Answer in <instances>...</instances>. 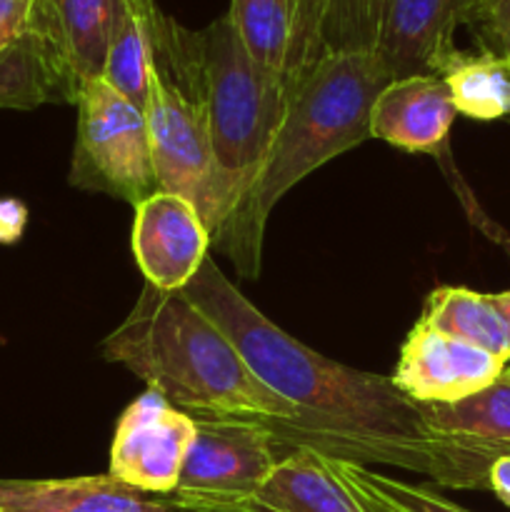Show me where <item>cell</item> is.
Masks as SVG:
<instances>
[{"label":"cell","mask_w":510,"mask_h":512,"mask_svg":"<svg viewBox=\"0 0 510 512\" xmlns=\"http://www.w3.org/2000/svg\"><path fill=\"white\" fill-rule=\"evenodd\" d=\"M185 298L223 330L255 378L298 410L290 428L270 425L278 445L313 448L358 465H388L463 490L453 453L430 433L423 405L388 375L348 368L315 353L265 318L215 265H200Z\"/></svg>","instance_id":"obj_1"},{"label":"cell","mask_w":510,"mask_h":512,"mask_svg":"<svg viewBox=\"0 0 510 512\" xmlns=\"http://www.w3.org/2000/svg\"><path fill=\"white\" fill-rule=\"evenodd\" d=\"M370 48L325 53L288 88L283 123L248 198L213 240L243 278H258L265 223L285 193L370 138V110L390 83Z\"/></svg>","instance_id":"obj_2"},{"label":"cell","mask_w":510,"mask_h":512,"mask_svg":"<svg viewBox=\"0 0 510 512\" xmlns=\"http://www.w3.org/2000/svg\"><path fill=\"white\" fill-rule=\"evenodd\" d=\"M100 355L193 418H250L290 428L298 410L270 393L223 330L178 293L145 285Z\"/></svg>","instance_id":"obj_3"},{"label":"cell","mask_w":510,"mask_h":512,"mask_svg":"<svg viewBox=\"0 0 510 512\" xmlns=\"http://www.w3.org/2000/svg\"><path fill=\"white\" fill-rule=\"evenodd\" d=\"M153 60L203 108L223 208L220 235L268 158L283 123L288 88L250 58L228 13L198 33L165 18Z\"/></svg>","instance_id":"obj_4"},{"label":"cell","mask_w":510,"mask_h":512,"mask_svg":"<svg viewBox=\"0 0 510 512\" xmlns=\"http://www.w3.org/2000/svg\"><path fill=\"white\" fill-rule=\"evenodd\" d=\"M250 58L285 88L325 53L368 48L370 0H230L228 10Z\"/></svg>","instance_id":"obj_5"},{"label":"cell","mask_w":510,"mask_h":512,"mask_svg":"<svg viewBox=\"0 0 510 512\" xmlns=\"http://www.w3.org/2000/svg\"><path fill=\"white\" fill-rule=\"evenodd\" d=\"M70 183L138 205L158 190L145 110L110 85L103 75L83 80L75 98Z\"/></svg>","instance_id":"obj_6"},{"label":"cell","mask_w":510,"mask_h":512,"mask_svg":"<svg viewBox=\"0 0 510 512\" xmlns=\"http://www.w3.org/2000/svg\"><path fill=\"white\" fill-rule=\"evenodd\" d=\"M195 425L178 488L165 498L178 512H218L253 500L280 458L273 428L250 418H195Z\"/></svg>","instance_id":"obj_7"},{"label":"cell","mask_w":510,"mask_h":512,"mask_svg":"<svg viewBox=\"0 0 510 512\" xmlns=\"http://www.w3.org/2000/svg\"><path fill=\"white\" fill-rule=\"evenodd\" d=\"M143 110L158 190L188 198L203 215L210 238H215L223 225V208L203 108L185 85L153 60Z\"/></svg>","instance_id":"obj_8"},{"label":"cell","mask_w":510,"mask_h":512,"mask_svg":"<svg viewBox=\"0 0 510 512\" xmlns=\"http://www.w3.org/2000/svg\"><path fill=\"white\" fill-rule=\"evenodd\" d=\"M198 425L155 390H145L120 415L110 445L108 475L148 495L178 488Z\"/></svg>","instance_id":"obj_9"},{"label":"cell","mask_w":510,"mask_h":512,"mask_svg":"<svg viewBox=\"0 0 510 512\" xmlns=\"http://www.w3.org/2000/svg\"><path fill=\"white\" fill-rule=\"evenodd\" d=\"M505 368V360L418 320L400 345V358L390 380L413 403L450 405L498 383Z\"/></svg>","instance_id":"obj_10"},{"label":"cell","mask_w":510,"mask_h":512,"mask_svg":"<svg viewBox=\"0 0 510 512\" xmlns=\"http://www.w3.org/2000/svg\"><path fill=\"white\" fill-rule=\"evenodd\" d=\"M133 208L130 245L145 285L163 293L185 290L213 243L203 215L188 198L168 190H155Z\"/></svg>","instance_id":"obj_11"},{"label":"cell","mask_w":510,"mask_h":512,"mask_svg":"<svg viewBox=\"0 0 510 512\" xmlns=\"http://www.w3.org/2000/svg\"><path fill=\"white\" fill-rule=\"evenodd\" d=\"M460 18L463 0H375L370 50L393 80L438 75Z\"/></svg>","instance_id":"obj_12"},{"label":"cell","mask_w":510,"mask_h":512,"mask_svg":"<svg viewBox=\"0 0 510 512\" xmlns=\"http://www.w3.org/2000/svg\"><path fill=\"white\" fill-rule=\"evenodd\" d=\"M430 433L453 453L463 490H488V470L510 455V378L460 403L423 405Z\"/></svg>","instance_id":"obj_13"},{"label":"cell","mask_w":510,"mask_h":512,"mask_svg":"<svg viewBox=\"0 0 510 512\" xmlns=\"http://www.w3.org/2000/svg\"><path fill=\"white\" fill-rule=\"evenodd\" d=\"M455 115L440 75L390 80L370 110V138L405 153L443 155Z\"/></svg>","instance_id":"obj_14"},{"label":"cell","mask_w":510,"mask_h":512,"mask_svg":"<svg viewBox=\"0 0 510 512\" xmlns=\"http://www.w3.org/2000/svg\"><path fill=\"white\" fill-rule=\"evenodd\" d=\"M228 510L380 512L340 475L330 455L313 448H293L280 455L255 498Z\"/></svg>","instance_id":"obj_15"},{"label":"cell","mask_w":510,"mask_h":512,"mask_svg":"<svg viewBox=\"0 0 510 512\" xmlns=\"http://www.w3.org/2000/svg\"><path fill=\"white\" fill-rule=\"evenodd\" d=\"M3 512H175L163 495H148L113 475L0 480Z\"/></svg>","instance_id":"obj_16"},{"label":"cell","mask_w":510,"mask_h":512,"mask_svg":"<svg viewBox=\"0 0 510 512\" xmlns=\"http://www.w3.org/2000/svg\"><path fill=\"white\" fill-rule=\"evenodd\" d=\"M115 0H35L33 23L78 85L103 75Z\"/></svg>","instance_id":"obj_17"},{"label":"cell","mask_w":510,"mask_h":512,"mask_svg":"<svg viewBox=\"0 0 510 512\" xmlns=\"http://www.w3.org/2000/svg\"><path fill=\"white\" fill-rule=\"evenodd\" d=\"M163 20L165 15L155 0H115L103 78L140 108H145L148 100L150 65Z\"/></svg>","instance_id":"obj_18"},{"label":"cell","mask_w":510,"mask_h":512,"mask_svg":"<svg viewBox=\"0 0 510 512\" xmlns=\"http://www.w3.org/2000/svg\"><path fill=\"white\" fill-rule=\"evenodd\" d=\"M420 323L510 363L508 328L490 295L453 285L435 288L425 300Z\"/></svg>","instance_id":"obj_19"},{"label":"cell","mask_w":510,"mask_h":512,"mask_svg":"<svg viewBox=\"0 0 510 512\" xmlns=\"http://www.w3.org/2000/svg\"><path fill=\"white\" fill-rule=\"evenodd\" d=\"M438 75L458 115L480 123L510 115V58L488 50H455Z\"/></svg>","instance_id":"obj_20"},{"label":"cell","mask_w":510,"mask_h":512,"mask_svg":"<svg viewBox=\"0 0 510 512\" xmlns=\"http://www.w3.org/2000/svg\"><path fill=\"white\" fill-rule=\"evenodd\" d=\"M333 460L340 475L380 512H470L463 505L435 493L433 488L405 483L400 478H388V475L378 473L368 465L340 458Z\"/></svg>","instance_id":"obj_21"},{"label":"cell","mask_w":510,"mask_h":512,"mask_svg":"<svg viewBox=\"0 0 510 512\" xmlns=\"http://www.w3.org/2000/svg\"><path fill=\"white\" fill-rule=\"evenodd\" d=\"M460 25L473 33L480 50L510 58V0H463Z\"/></svg>","instance_id":"obj_22"},{"label":"cell","mask_w":510,"mask_h":512,"mask_svg":"<svg viewBox=\"0 0 510 512\" xmlns=\"http://www.w3.org/2000/svg\"><path fill=\"white\" fill-rule=\"evenodd\" d=\"M35 0H0V53L33 25Z\"/></svg>","instance_id":"obj_23"},{"label":"cell","mask_w":510,"mask_h":512,"mask_svg":"<svg viewBox=\"0 0 510 512\" xmlns=\"http://www.w3.org/2000/svg\"><path fill=\"white\" fill-rule=\"evenodd\" d=\"M488 490L510 508V455L495 460L488 470Z\"/></svg>","instance_id":"obj_24"},{"label":"cell","mask_w":510,"mask_h":512,"mask_svg":"<svg viewBox=\"0 0 510 512\" xmlns=\"http://www.w3.org/2000/svg\"><path fill=\"white\" fill-rule=\"evenodd\" d=\"M13 215H23V208L18 203H0V240H15L25 218L13 220Z\"/></svg>","instance_id":"obj_25"},{"label":"cell","mask_w":510,"mask_h":512,"mask_svg":"<svg viewBox=\"0 0 510 512\" xmlns=\"http://www.w3.org/2000/svg\"><path fill=\"white\" fill-rule=\"evenodd\" d=\"M495 303V308H498L500 318H503L505 328H508V338H510V290H505V293H495L490 295Z\"/></svg>","instance_id":"obj_26"},{"label":"cell","mask_w":510,"mask_h":512,"mask_svg":"<svg viewBox=\"0 0 510 512\" xmlns=\"http://www.w3.org/2000/svg\"><path fill=\"white\" fill-rule=\"evenodd\" d=\"M505 375H508V378H510V363H508V368H505Z\"/></svg>","instance_id":"obj_27"},{"label":"cell","mask_w":510,"mask_h":512,"mask_svg":"<svg viewBox=\"0 0 510 512\" xmlns=\"http://www.w3.org/2000/svg\"><path fill=\"white\" fill-rule=\"evenodd\" d=\"M225 512H248V510H225Z\"/></svg>","instance_id":"obj_28"},{"label":"cell","mask_w":510,"mask_h":512,"mask_svg":"<svg viewBox=\"0 0 510 512\" xmlns=\"http://www.w3.org/2000/svg\"><path fill=\"white\" fill-rule=\"evenodd\" d=\"M0 512H3V510H0Z\"/></svg>","instance_id":"obj_29"}]
</instances>
